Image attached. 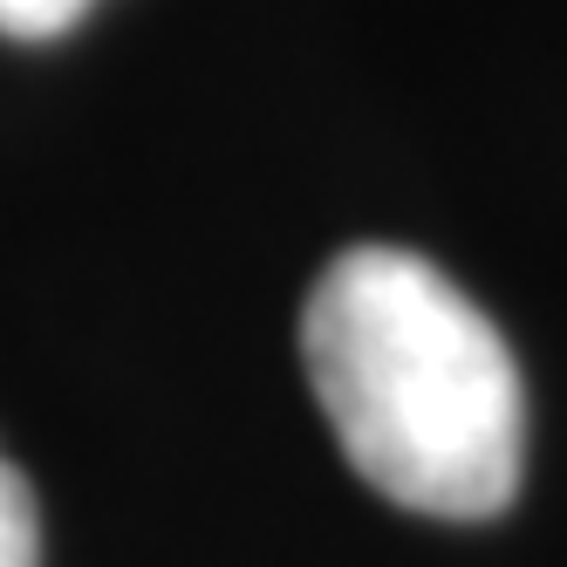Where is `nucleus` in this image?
<instances>
[{
	"instance_id": "nucleus-1",
	"label": "nucleus",
	"mask_w": 567,
	"mask_h": 567,
	"mask_svg": "<svg viewBox=\"0 0 567 567\" xmlns=\"http://www.w3.org/2000/svg\"><path fill=\"white\" fill-rule=\"evenodd\" d=\"M301 355L321 417L383 499L493 519L519 493L526 396L513 349L424 254L349 247L315 280Z\"/></svg>"
},
{
	"instance_id": "nucleus-2",
	"label": "nucleus",
	"mask_w": 567,
	"mask_h": 567,
	"mask_svg": "<svg viewBox=\"0 0 567 567\" xmlns=\"http://www.w3.org/2000/svg\"><path fill=\"white\" fill-rule=\"evenodd\" d=\"M0 567H42V519L28 478L0 458Z\"/></svg>"
},
{
	"instance_id": "nucleus-3",
	"label": "nucleus",
	"mask_w": 567,
	"mask_h": 567,
	"mask_svg": "<svg viewBox=\"0 0 567 567\" xmlns=\"http://www.w3.org/2000/svg\"><path fill=\"white\" fill-rule=\"evenodd\" d=\"M96 0H0V34L8 42H55L83 21Z\"/></svg>"
}]
</instances>
